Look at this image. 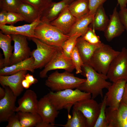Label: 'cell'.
<instances>
[{
	"label": "cell",
	"mask_w": 127,
	"mask_h": 127,
	"mask_svg": "<svg viewBox=\"0 0 127 127\" xmlns=\"http://www.w3.org/2000/svg\"><path fill=\"white\" fill-rule=\"evenodd\" d=\"M103 43L99 44H90L81 36L77 40L76 46L83 64H89L91 57L95 50Z\"/></svg>",
	"instance_id": "cell-22"
},
{
	"label": "cell",
	"mask_w": 127,
	"mask_h": 127,
	"mask_svg": "<svg viewBox=\"0 0 127 127\" xmlns=\"http://www.w3.org/2000/svg\"><path fill=\"white\" fill-rule=\"evenodd\" d=\"M126 9H127V8H126Z\"/></svg>",
	"instance_id": "cell-48"
},
{
	"label": "cell",
	"mask_w": 127,
	"mask_h": 127,
	"mask_svg": "<svg viewBox=\"0 0 127 127\" xmlns=\"http://www.w3.org/2000/svg\"><path fill=\"white\" fill-rule=\"evenodd\" d=\"M34 58L31 56L16 64L4 67L0 69V75H10L24 70L33 73L35 70L34 66Z\"/></svg>",
	"instance_id": "cell-21"
},
{
	"label": "cell",
	"mask_w": 127,
	"mask_h": 127,
	"mask_svg": "<svg viewBox=\"0 0 127 127\" xmlns=\"http://www.w3.org/2000/svg\"><path fill=\"white\" fill-rule=\"evenodd\" d=\"M30 38L36 44V48L31 52V56L34 58L35 69H41L52 60L59 47L46 44L35 38Z\"/></svg>",
	"instance_id": "cell-6"
},
{
	"label": "cell",
	"mask_w": 127,
	"mask_h": 127,
	"mask_svg": "<svg viewBox=\"0 0 127 127\" xmlns=\"http://www.w3.org/2000/svg\"><path fill=\"white\" fill-rule=\"evenodd\" d=\"M83 39L88 43L93 44H102L99 36H97L95 30L89 27L85 34L82 36Z\"/></svg>",
	"instance_id": "cell-34"
},
{
	"label": "cell",
	"mask_w": 127,
	"mask_h": 127,
	"mask_svg": "<svg viewBox=\"0 0 127 127\" xmlns=\"http://www.w3.org/2000/svg\"><path fill=\"white\" fill-rule=\"evenodd\" d=\"M38 102L35 92L31 90H27L18 100L19 106L16 107L15 111L37 113Z\"/></svg>",
	"instance_id": "cell-19"
},
{
	"label": "cell",
	"mask_w": 127,
	"mask_h": 127,
	"mask_svg": "<svg viewBox=\"0 0 127 127\" xmlns=\"http://www.w3.org/2000/svg\"><path fill=\"white\" fill-rule=\"evenodd\" d=\"M109 20L103 5H102L97 10L93 21L89 27L95 30L104 32L107 27Z\"/></svg>",
	"instance_id": "cell-24"
},
{
	"label": "cell",
	"mask_w": 127,
	"mask_h": 127,
	"mask_svg": "<svg viewBox=\"0 0 127 127\" xmlns=\"http://www.w3.org/2000/svg\"><path fill=\"white\" fill-rule=\"evenodd\" d=\"M25 79L29 82L31 85L36 83L38 81V80L35 78L32 75L28 73L25 75Z\"/></svg>",
	"instance_id": "cell-41"
},
{
	"label": "cell",
	"mask_w": 127,
	"mask_h": 127,
	"mask_svg": "<svg viewBox=\"0 0 127 127\" xmlns=\"http://www.w3.org/2000/svg\"><path fill=\"white\" fill-rule=\"evenodd\" d=\"M27 73V71L24 70L10 75H0V84L3 87H8L14 94L17 97L24 90L22 82L25 79Z\"/></svg>",
	"instance_id": "cell-16"
},
{
	"label": "cell",
	"mask_w": 127,
	"mask_h": 127,
	"mask_svg": "<svg viewBox=\"0 0 127 127\" xmlns=\"http://www.w3.org/2000/svg\"><path fill=\"white\" fill-rule=\"evenodd\" d=\"M70 12L77 19L89 13L88 0H75L68 6Z\"/></svg>",
	"instance_id": "cell-27"
},
{
	"label": "cell",
	"mask_w": 127,
	"mask_h": 127,
	"mask_svg": "<svg viewBox=\"0 0 127 127\" xmlns=\"http://www.w3.org/2000/svg\"><path fill=\"white\" fill-rule=\"evenodd\" d=\"M81 36L80 34L76 33L69 37L64 42L62 48L64 53L67 57L70 58L71 52L76 46L77 39Z\"/></svg>",
	"instance_id": "cell-31"
},
{
	"label": "cell",
	"mask_w": 127,
	"mask_h": 127,
	"mask_svg": "<svg viewBox=\"0 0 127 127\" xmlns=\"http://www.w3.org/2000/svg\"><path fill=\"white\" fill-rule=\"evenodd\" d=\"M5 90V96L0 100V122L7 121L11 116L15 113V102L17 96L8 87H3Z\"/></svg>",
	"instance_id": "cell-12"
},
{
	"label": "cell",
	"mask_w": 127,
	"mask_h": 127,
	"mask_svg": "<svg viewBox=\"0 0 127 127\" xmlns=\"http://www.w3.org/2000/svg\"><path fill=\"white\" fill-rule=\"evenodd\" d=\"M82 70L81 74L86 78V80L77 88L90 93L92 99L99 95L102 98L103 89H107L112 83L107 81L108 79L106 75L98 72L88 64H83Z\"/></svg>",
	"instance_id": "cell-1"
},
{
	"label": "cell",
	"mask_w": 127,
	"mask_h": 127,
	"mask_svg": "<svg viewBox=\"0 0 127 127\" xmlns=\"http://www.w3.org/2000/svg\"><path fill=\"white\" fill-rule=\"evenodd\" d=\"M56 125L48 123L42 121L38 124L36 127H56Z\"/></svg>",
	"instance_id": "cell-43"
},
{
	"label": "cell",
	"mask_w": 127,
	"mask_h": 127,
	"mask_svg": "<svg viewBox=\"0 0 127 127\" xmlns=\"http://www.w3.org/2000/svg\"><path fill=\"white\" fill-rule=\"evenodd\" d=\"M72 114V117L68 118L65 124L55 125L64 127H87L86 119L80 111L73 107Z\"/></svg>",
	"instance_id": "cell-28"
},
{
	"label": "cell",
	"mask_w": 127,
	"mask_h": 127,
	"mask_svg": "<svg viewBox=\"0 0 127 127\" xmlns=\"http://www.w3.org/2000/svg\"><path fill=\"white\" fill-rule=\"evenodd\" d=\"M17 12L20 14L25 21L32 23L41 15V12L32 5L22 2L19 6Z\"/></svg>",
	"instance_id": "cell-26"
},
{
	"label": "cell",
	"mask_w": 127,
	"mask_h": 127,
	"mask_svg": "<svg viewBox=\"0 0 127 127\" xmlns=\"http://www.w3.org/2000/svg\"><path fill=\"white\" fill-rule=\"evenodd\" d=\"M22 2L21 0H0V8L7 12H17Z\"/></svg>",
	"instance_id": "cell-32"
},
{
	"label": "cell",
	"mask_w": 127,
	"mask_h": 127,
	"mask_svg": "<svg viewBox=\"0 0 127 127\" xmlns=\"http://www.w3.org/2000/svg\"><path fill=\"white\" fill-rule=\"evenodd\" d=\"M100 111L98 117L94 127H108L105 110L106 108V97L104 96L102 102L99 103Z\"/></svg>",
	"instance_id": "cell-30"
},
{
	"label": "cell",
	"mask_w": 127,
	"mask_h": 127,
	"mask_svg": "<svg viewBox=\"0 0 127 127\" xmlns=\"http://www.w3.org/2000/svg\"><path fill=\"white\" fill-rule=\"evenodd\" d=\"M56 110L63 108L67 110L68 118L70 109L76 103L91 98V94L82 91L78 88L75 90L68 89L56 92L50 91L46 95Z\"/></svg>",
	"instance_id": "cell-2"
},
{
	"label": "cell",
	"mask_w": 127,
	"mask_h": 127,
	"mask_svg": "<svg viewBox=\"0 0 127 127\" xmlns=\"http://www.w3.org/2000/svg\"><path fill=\"white\" fill-rule=\"evenodd\" d=\"M68 5L65 7L57 17L50 23L63 34L66 35L69 33L77 20L69 10Z\"/></svg>",
	"instance_id": "cell-14"
},
{
	"label": "cell",
	"mask_w": 127,
	"mask_h": 127,
	"mask_svg": "<svg viewBox=\"0 0 127 127\" xmlns=\"http://www.w3.org/2000/svg\"><path fill=\"white\" fill-rule=\"evenodd\" d=\"M70 57L75 69L76 73L77 74H81L82 72V67L83 65V63L76 46L71 51Z\"/></svg>",
	"instance_id": "cell-33"
},
{
	"label": "cell",
	"mask_w": 127,
	"mask_h": 127,
	"mask_svg": "<svg viewBox=\"0 0 127 127\" xmlns=\"http://www.w3.org/2000/svg\"><path fill=\"white\" fill-rule=\"evenodd\" d=\"M127 81L121 79L112 82L107 88L106 97V106L112 110H117L121 101L124 88Z\"/></svg>",
	"instance_id": "cell-11"
},
{
	"label": "cell",
	"mask_w": 127,
	"mask_h": 127,
	"mask_svg": "<svg viewBox=\"0 0 127 127\" xmlns=\"http://www.w3.org/2000/svg\"><path fill=\"white\" fill-rule=\"evenodd\" d=\"M86 80V79L76 77L73 74L67 71L60 73L56 70L48 77L45 84L51 91L56 92L77 88Z\"/></svg>",
	"instance_id": "cell-3"
},
{
	"label": "cell",
	"mask_w": 127,
	"mask_h": 127,
	"mask_svg": "<svg viewBox=\"0 0 127 127\" xmlns=\"http://www.w3.org/2000/svg\"><path fill=\"white\" fill-rule=\"evenodd\" d=\"M6 91L5 89L0 87V99L3 98L5 96Z\"/></svg>",
	"instance_id": "cell-46"
},
{
	"label": "cell",
	"mask_w": 127,
	"mask_h": 127,
	"mask_svg": "<svg viewBox=\"0 0 127 127\" xmlns=\"http://www.w3.org/2000/svg\"><path fill=\"white\" fill-rule=\"evenodd\" d=\"M40 16L35 21L32 23L22 25L15 26L13 25H0L1 32L6 34H18L27 37H35L34 30L37 26L41 22Z\"/></svg>",
	"instance_id": "cell-17"
},
{
	"label": "cell",
	"mask_w": 127,
	"mask_h": 127,
	"mask_svg": "<svg viewBox=\"0 0 127 127\" xmlns=\"http://www.w3.org/2000/svg\"><path fill=\"white\" fill-rule=\"evenodd\" d=\"M107 0H88L89 14H95L98 8L103 4Z\"/></svg>",
	"instance_id": "cell-37"
},
{
	"label": "cell",
	"mask_w": 127,
	"mask_h": 127,
	"mask_svg": "<svg viewBox=\"0 0 127 127\" xmlns=\"http://www.w3.org/2000/svg\"><path fill=\"white\" fill-rule=\"evenodd\" d=\"M73 107L80 111L85 117L87 127H94L100 112L99 104L91 98L76 102Z\"/></svg>",
	"instance_id": "cell-10"
},
{
	"label": "cell",
	"mask_w": 127,
	"mask_h": 127,
	"mask_svg": "<svg viewBox=\"0 0 127 127\" xmlns=\"http://www.w3.org/2000/svg\"><path fill=\"white\" fill-rule=\"evenodd\" d=\"M50 2H52V0H48Z\"/></svg>",
	"instance_id": "cell-47"
},
{
	"label": "cell",
	"mask_w": 127,
	"mask_h": 127,
	"mask_svg": "<svg viewBox=\"0 0 127 127\" xmlns=\"http://www.w3.org/2000/svg\"><path fill=\"white\" fill-rule=\"evenodd\" d=\"M2 33L0 31V48L2 50L4 56V67L9 66L14 46H12L11 44L12 40L11 35L4 34Z\"/></svg>",
	"instance_id": "cell-25"
},
{
	"label": "cell",
	"mask_w": 127,
	"mask_h": 127,
	"mask_svg": "<svg viewBox=\"0 0 127 127\" xmlns=\"http://www.w3.org/2000/svg\"><path fill=\"white\" fill-rule=\"evenodd\" d=\"M105 113L108 127H127V105L122 102L117 110L106 108Z\"/></svg>",
	"instance_id": "cell-13"
},
{
	"label": "cell",
	"mask_w": 127,
	"mask_h": 127,
	"mask_svg": "<svg viewBox=\"0 0 127 127\" xmlns=\"http://www.w3.org/2000/svg\"><path fill=\"white\" fill-rule=\"evenodd\" d=\"M21 0L22 2L28 4L33 6L41 12V13L51 2L49 1L48 0Z\"/></svg>",
	"instance_id": "cell-35"
},
{
	"label": "cell",
	"mask_w": 127,
	"mask_h": 127,
	"mask_svg": "<svg viewBox=\"0 0 127 127\" xmlns=\"http://www.w3.org/2000/svg\"><path fill=\"white\" fill-rule=\"evenodd\" d=\"M118 4L120 6V10L126 8L127 0H117Z\"/></svg>",
	"instance_id": "cell-44"
},
{
	"label": "cell",
	"mask_w": 127,
	"mask_h": 127,
	"mask_svg": "<svg viewBox=\"0 0 127 127\" xmlns=\"http://www.w3.org/2000/svg\"><path fill=\"white\" fill-rule=\"evenodd\" d=\"M14 43V51L10 58L9 66L30 57L31 52L26 36L20 35H11Z\"/></svg>",
	"instance_id": "cell-9"
},
{
	"label": "cell",
	"mask_w": 127,
	"mask_h": 127,
	"mask_svg": "<svg viewBox=\"0 0 127 127\" xmlns=\"http://www.w3.org/2000/svg\"><path fill=\"white\" fill-rule=\"evenodd\" d=\"M106 75L113 82L124 79L127 81V49L123 47L110 64Z\"/></svg>",
	"instance_id": "cell-7"
},
{
	"label": "cell",
	"mask_w": 127,
	"mask_h": 127,
	"mask_svg": "<svg viewBox=\"0 0 127 127\" xmlns=\"http://www.w3.org/2000/svg\"><path fill=\"white\" fill-rule=\"evenodd\" d=\"M8 12L6 10H2L0 12V25H5L7 24V18Z\"/></svg>",
	"instance_id": "cell-40"
},
{
	"label": "cell",
	"mask_w": 127,
	"mask_h": 127,
	"mask_svg": "<svg viewBox=\"0 0 127 127\" xmlns=\"http://www.w3.org/2000/svg\"><path fill=\"white\" fill-rule=\"evenodd\" d=\"M7 121L8 123L6 127H22L17 112L10 117Z\"/></svg>",
	"instance_id": "cell-38"
},
{
	"label": "cell",
	"mask_w": 127,
	"mask_h": 127,
	"mask_svg": "<svg viewBox=\"0 0 127 127\" xmlns=\"http://www.w3.org/2000/svg\"><path fill=\"white\" fill-rule=\"evenodd\" d=\"M17 112L22 127H36L38 124L42 121L41 117L37 113Z\"/></svg>",
	"instance_id": "cell-29"
},
{
	"label": "cell",
	"mask_w": 127,
	"mask_h": 127,
	"mask_svg": "<svg viewBox=\"0 0 127 127\" xmlns=\"http://www.w3.org/2000/svg\"><path fill=\"white\" fill-rule=\"evenodd\" d=\"M36 38L48 45L62 47L69 36L63 34L50 23L41 22L34 30Z\"/></svg>",
	"instance_id": "cell-5"
},
{
	"label": "cell",
	"mask_w": 127,
	"mask_h": 127,
	"mask_svg": "<svg viewBox=\"0 0 127 127\" xmlns=\"http://www.w3.org/2000/svg\"><path fill=\"white\" fill-rule=\"evenodd\" d=\"M37 113L41 117L43 122L55 125V119L59 111L56 110L45 95L38 101Z\"/></svg>",
	"instance_id": "cell-15"
},
{
	"label": "cell",
	"mask_w": 127,
	"mask_h": 127,
	"mask_svg": "<svg viewBox=\"0 0 127 127\" xmlns=\"http://www.w3.org/2000/svg\"><path fill=\"white\" fill-rule=\"evenodd\" d=\"M74 69L71 58L64 54L62 47H59L52 60L40 72L39 75L40 78H44L48 77L47 73L51 70L63 69L71 73Z\"/></svg>",
	"instance_id": "cell-8"
},
{
	"label": "cell",
	"mask_w": 127,
	"mask_h": 127,
	"mask_svg": "<svg viewBox=\"0 0 127 127\" xmlns=\"http://www.w3.org/2000/svg\"><path fill=\"white\" fill-rule=\"evenodd\" d=\"M75 0H62L57 2L50 3L42 12L40 20L41 22L50 23L56 19L62 10Z\"/></svg>",
	"instance_id": "cell-20"
},
{
	"label": "cell",
	"mask_w": 127,
	"mask_h": 127,
	"mask_svg": "<svg viewBox=\"0 0 127 127\" xmlns=\"http://www.w3.org/2000/svg\"><path fill=\"white\" fill-rule=\"evenodd\" d=\"M121 102L127 105V82L125 86Z\"/></svg>",
	"instance_id": "cell-42"
},
{
	"label": "cell",
	"mask_w": 127,
	"mask_h": 127,
	"mask_svg": "<svg viewBox=\"0 0 127 127\" xmlns=\"http://www.w3.org/2000/svg\"><path fill=\"white\" fill-rule=\"evenodd\" d=\"M125 29L119 18L117 8L115 7L113 13L110 15V19L106 29L104 32L107 41H111L114 38L120 36Z\"/></svg>",
	"instance_id": "cell-18"
},
{
	"label": "cell",
	"mask_w": 127,
	"mask_h": 127,
	"mask_svg": "<svg viewBox=\"0 0 127 127\" xmlns=\"http://www.w3.org/2000/svg\"><path fill=\"white\" fill-rule=\"evenodd\" d=\"M126 8L120 10L118 13L120 20L127 33V11Z\"/></svg>",
	"instance_id": "cell-39"
},
{
	"label": "cell",
	"mask_w": 127,
	"mask_h": 127,
	"mask_svg": "<svg viewBox=\"0 0 127 127\" xmlns=\"http://www.w3.org/2000/svg\"><path fill=\"white\" fill-rule=\"evenodd\" d=\"M22 85L23 88L26 89L28 88L31 86L29 82L25 79L23 80Z\"/></svg>",
	"instance_id": "cell-45"
},
{
	"label": "cell",
	"mask_w": 127,
	"mask_h": 127,
	"mask_svg": "<svg viewBox=\"0 0 127 127\" xmlns=\"http://www.w3.org/2000/svg\"><path fill=\"white\" fill-rule=\"evenodd\" d=\"M120 52L103 43L94 52L89 65L98 72L106 75L111 62Z\"/></svg>",
	"instance_id": "cell-4"
},
{
	"label": "cell",
	"mask_w": 127,
	"mask_h": 127,
	"mask_svg": "<svg viewBox=\"0 0 127 127\" xmlns=\"http://www.w3.org/2000/svg\"><path fill=\"white\" fill-rule=\"evenodd\" d=\"M95 14H90L88 13L77 19L67 35L70 37L76 33H78L83 36L88 30L89 25L93 21Z\"/></svg>",
	"instance_id": "cell-23"
},
{
	"label": "cell",
	"mask_w": 127,
	"mask_h": 127,
	"mask_svg": "<svg viewBox=\"0 0 127 127\" xmlns=\"http://www.w3.org/2000/svg\"><path fill=\"white\" fill-rule=\"evenodd\" d=\"M24 20V18L19 13L15 12H8L7 24L13 25L18 21Z\"/></svg>",
	"instance_id": "cell-36"
}]
</instances>
